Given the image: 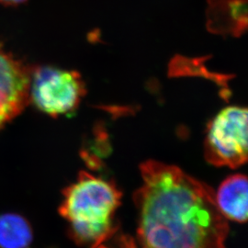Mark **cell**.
I'll return each mask as SVG.
<instances>
[{
    "label": "cell",
    "mask_w": 248,
    "mask_h": 248,
    "mask_svg": "<svg viewBox=\"0 0 248 248\" xmlns=\"http://www.w3.org/2000/svg\"><path fill=\"white\" fill-rule=\"evenodd\" d=\"M208 23L213 31L239 36L247 29V0H210Z\"/></svg>",
    "instance_id": "52a82bcc"
},
{
    "label": "cell",
    "mask_w": 248,
    "mask_h": 248,
    "mask_svg": "<svg viewBox=\"0 0 248 248\" xmlns=\"http://www.w3.org/2000/svg\"><path fill=\"white\" fill-rule=\"evenodd\" d=\"M133 201L141 248H225L227 219L215 193L175 166L149 160Z\"/></svg>",
    "instance_id": "6da1fadb"
},
{
    "label": "cell",
    "mask_w": 248,
    "mask_h": 248,
    "mask_svg": "<svg viewBox=\"0 0 248 248\" xmlns=\"http://www.w3.org/2000/svg\"><path fill=\"white\" fill-rule=\"evenodd\" d=\"M62 197L59 213L69 223L76 243L98 248L115 235L114 216L122 192L113 181L81 171Z\"/></svg>",
    "instance_id": "7a4b0ae2"
},
{
    "label": "cell",
    "mask_w": 248,
    "mask_h": 248,
    "mask_svg": "<svg viewBox=\"0 0 248 248\" xmlns=\"http://www.w3.org/2000/svg\"><path fill=\"white\" fill-rule=\"evenodd\" d=\"M32 237L31 227L24 217L15 213L0 216V248H29Z\"/></svg>",
    "instance_id": "ba28073f"
},
{
    "label": "cell",
    "mask_w": 248,
    "mask_h": 248,
    "mask_svg": "<svg viewBox=\"0 0 248 248\" xmlns=\"http://www.w3.org/2000/svg\"><path fill=\"white\" fill-rule=\"evenodd\" d=\"M248 109L230 106L208 125L204 155L213 166L237 169L248 160Z\"/></svg>",
    "instance_id": "3957f363"
},
{
    "label": "cell",
    "mask_w": 248,
    "mask_h": 248,
    "mask_svg": "<svg viewBox=\"0 0 248 248\" xmlns=\"http://www.w3.org/2000/svg\"><path fill=\"white\" fill-rule=\"evenodd\" d=\"M86 95V86L78 72L53 66L31 69L30 103L52 117L72 114Z\"/></svg>",
    "instance_id": "277c9868"
},
{
    "label": "cell",
    "mask_w": 248,
    "mask_h": 248,
    "mask_svg": "<svg viewBox=\"0 0 248 248\" xmlns=\"http://www.w3.org/2000/svg\"><path fill=\"white\" fill-rule=\"evenodd\" d=\"M27 0H0V3L7 6H16L21 3H24Z\"/></svg>",
    "instance_id": "30bf717a"
},
{
    "label": "cell",
    "mask_w": 248,
    "mask_h": 248,
    "mask_svg": "<svg viewBox=\"0 0 248 248\" xmlns=\"http://www.w3.org/2000/svg\"><path fill=\"white\" fill-rule=\"evenodd\" d=\"M215 202L222 215L231 221L248 220V179L242 174L227 177L215 193Z\"/></svg>",
    "instance_id": "8992f818"
},
{
    "label": "cell",
    "mask_w": 248,
    "mask_h": 248,
    "mask_svg": "<svg viewBox=\"0 0 248 248\" xmlns=\"http://www.w3.org/2000/svg\"><path fill=\"white\" fill-rule=\"evenodd\" d=\"M98 248H138L137 246L135 245L133 238L129 237V236H121L119 242H118V247H109L106 246L105 244L101 245Z\"/></svg>",
    "instance_id": "9c48e42d"
},
{
    "label": "cell",
    "mask_w": 248,
    "mask_h": 248,
    "mask_svg": "<svg viewBox=\"0 0 248 248\" xmlns=\"http://www.w3.org/2000/svg\"><path fill=\"white\" fill-rule=\"evenodd\" d=\"M31 69L0 46V129L30 103Z\"/></svg>",
    "instance_id": "5b68a950"
}]
</instances>
